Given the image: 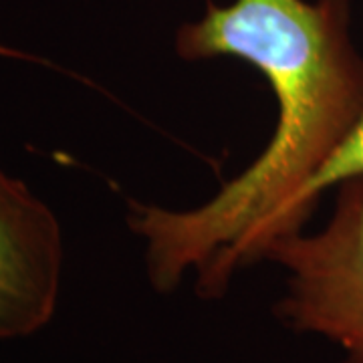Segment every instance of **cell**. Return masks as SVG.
<instances>
[{
  "label": "cell",
  "instance_id": "3",
  "mask_svg": "<svg viewBox=\"0 0 363 363\" xmlns=\"http://www.w3.org/2000/svg\"><path fill=\"white\" fill-rule=\"evenodd\" d=\"M63 264V230L52 208L0 168V341L51 323Z\"/></svg>",
  "mask_w": 363,
  "mask_h": 363
},
{
  "label": "cell",
  "instance_id": "4",
  "mask_svg": "<svg viewBox=\"0 0 363 363\" xmlns=\"http://www.w3.org/2000/svg\"><path fill=\"white\" fill-rule=\"evenodd\" d=\"M353 176H363V121L350 138V142L339 150L337 156L317 176L311 188L313 198L319 202L323 192H327L329 188H335L339 182L353 178Z\"/></svg>",
  "mask_w": 363,
  "mask_h": 363
},
{
  "label": "cell",
  "instance_id": "2",
  "mask_svg": "<svg viewBox=\"0 0 363 363\" xmlns=\"http://www.w3.org/2000/svg\"><path fill=\"white\" fill-rule=\"evenodd\" d=\"M267 260L285 271L274 317L295 333L331 341L341 363H363V176L335 186L321 230L289 236Z\"/></svg>",
  "mask_w": 363,
  "mask_h": 363
},
{
  "label": "cell",
  "instance_id": "1",
  "mask_svg": "<svg viewBox=\"0 0 363 363\" xmlns=\"http://www.w3.org/2000/svg\"><path fill=\"white\" fill-rule=\"evenodd\" d=\"M174 45L184 61H245L277 101L264 150L212 198L182 210L130 200L150 285L172 293L192 277L200 297L220 298L236 272L311 220L313 184L363 121V55L351 37V0L208 2Z\"/></svg>",
  "mask_w": 363,
  "mask_h": 363
}]
</instances>
